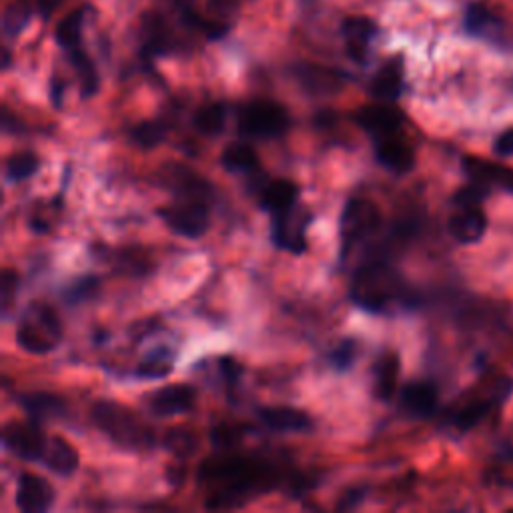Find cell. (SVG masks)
<instances>
[{
  "label": "cell",
  "mask_w": 513,
  "mask_h": 513,
  "mask_svg": "<svg viewBox=\"0 0 513 513\" xmlns=\"http://www.w3.org/2000/svg\"><path fill=\"white\" fill-rule=\"evenodd\" d=\"M199 479L217 487L207 505L219 509L239 505L255 493L273 489L279 481V473L269 461L257 457L217 455L201 465Z\"/></svg>",
  "instance_id": "cell-1"
},
{
  "label": "cell",
  "mask_w": 513,
  "mask_h": 513,
  "mask_svg": "<svg viewBox=\"0 0 513 513\" xmlns=\"http://www.w3.org/2000/svg\"><path fill=\"white\" fill-rule=\"evenodd\" d=\"M409 293L403 277L383 257L365 261L351 281L353 303L371 313H383L393 305L409 303Z\"/></svg>",
  "instance_id": "cell-2"
},
{
  "label": "cell",
  "mask_w": 513,
  "mask_h": 513,
  "mask_svg": "<svg viewBox=\"0 0 513 513\" xmlns=\"http://www.w3.org/2000/svg\"><path fill=\"white\" fill-rule=\"evenodd\" d=\"M91 415L95 425L121 449L143 451L155 445L153 429L131 407L119 401H97Z\"/></svg>",
  "instance_id": "cell-3"
},
{
  "label": "cell",
  "mask_w": 513,
  "mask_h": 513,
  "mask_svg": "<svg viewBox=\"0 0 513 513\" xmlns=\"http://www.w3.org/2000/svg\"><path fill=\"white\" fill-rule=\"evenodd\" d=\"M63 341V323L55 307L35 301L31 303L17 325V343L33 355L53 353Z\"/></svg>",
  "instance_id": "cell-4"
},
{
  "label": "cell",
  "mask_w": 513,
  "mask_h": 513,
  "mask_svg": "<svg viewBox=\"0 0 513 513\" xmlns=\"http://www.w3.org/2000/svg\"><path fill=\"white\" fill-rule=\"evenodd\" d=\"M291 125L289 113L275 101L257 99L239 109L237 129L249 139H277L287 133Z\"/></svg>",
  "instance_id": "cell-5"
},
{
  "label": "cell",
  "mask_w": 513,
  "mask_h": 513,
  "mask_svg": "<svg viewBox=\"0 0 513 513\" xmlns=\"http://www.w3.org/2000/svg\"><path fill=\"white\" fill-rule=\"evenodd\" d=\"M381 225L379 209L367 199H351L339 221V255L345 261L351 249L365 241L367 237L375 235Z\"/></svg>",
  "instance_id": "cell-6"
},
{
  "label": "cell",
  "mask_w": 513,
  "mask_h": 513,
  "mask_svg": "<svg viewBox=\"0 0 513 513\" xmlns=\"http://www.w3.org/2000/svg\"><path fill=\"white\" fill-rule=\"evenodd\" d=\"M159 217L175 235L191 241L201 239L211 225L207 201L195 199H181L179 203L161 207Z\"/></svg>",
  "instance_id": "cell-7"
},
{
  "label": "cell",
  "mask_w": 513,
  "mask_h": 513,
  "mask_svg": "<svg viewBox=\"0 0 513 513\" xmlns=\"http://www.w3.org/2000/svg\"><path fill=\"white\" fill-rule=\"evenodd\" d=\"M309 223H311V215L297 205L283 213H277L271 219V241L275 243V247L283 251L301 255L307 251L305 233Z\"/></svg>",
  "instance_id": "cell-8"
},
{
  "label": "cell",
  "mask_w": 513,
  "mask_h": 513,
  "mask_svg": "<svg viewBox=\"0 0 513 513\" xmlns=\"http://www.w3.org/2000/svg\"><path fill=\"white\" fill-rule=\"evenodd\" d=\"M47 437L37 421H11L3 427V445L25 461H41Z\"/></svg>",
  "instance_id": "cell-9"
},
{
  "label": "cell",
  "mask_w": 513,
  "mask_h": 513,
  "mask_svg": "<svg viewBox=\"0 0 513 513\" xmlns=\"http://www.w3.org/2000/svg\"><path fill=\"white\" fill-rule=\"evenodd\" d=\"M353 119L373 141L399 135V131L405 123L403 113L399 109H395L391 103H377V105L361 107Z\"/></svg>",
  "instance_id": "cell-10"
},
{
  "label": "cell",
  "mask_w": 513,
  "mask_h": 513,
  "mask_svg": "<svg viewBox=\"0 0 513 513\" xmlns=\"http://www.w3.org/2000/svg\"><path fill=\"white\" fill-rule=\"evenodd\" d=\"M149 409L157 417H173L191 413L197 405V391L187 383L167 385L149 395Z\"/></svg>",
  "instance_id": "cell-11"
},
{
  "label": "cell",
  "mask_w": 513,
  "mask_h": 513,
  "mask_svg": "<svg viewBox=\"0 0 513 513\" xmlns=\"http://www.w3.org/2000/svg\"><path fill=\"white\" fill-rule=\"evenodd\" d=\"M15 501L23 513H43L55 503V487L41 475L21 473Z\"/></svg>",
  "instance_id": "cell-12"
},
{
  "label": "cell",
  "mask_w": 513,
  "mask_h": 513,
  "mask_svg": "<svg viewBox=\"0 0 513 513\" xmlns=\"http://www.w3.org/2000/svg\"><path fill=\"white\" fill-rule=\"evenodd\" d=\"M449 235L461 245L477 243L487 231V217L479 205H457L447 221Z\"/></svg>",
  "instance_id": "cell-13"
},
{
  "label": "cell",
  "mask_w": 513,
  "mask_h": 513,
  "mask_svg": "<svg viewBox=\"0 0 513 513\" xmlns=\"http://www.w3.org/2000/svg\"><path fill=\"white\" fill-rule=\"evenodd\" d=\"M401 409L413 419H427L439 407V391L431 381H411L401 389Z\"/></svg>",
  "instance_id": "cell-14"
},
{
  "label": "cell",
  "mask_w": 513,
  "mask_h": 513,
  "mask_svg": "<svg viewBox=\"0 0 513 513\" xmlns=\"http://www.w3.org/2000/svg\"><path fill=\"white\" fill-rule=\"evenodd\" d=\"M375 159L393 175H405L415 167V153L411 145L401 139V135L375 141Z\"/></svg>",
  "instance_id": "cell-15"
},
{
  "label": "cell",
  "mask_w": 513,
  "mask_h": 513,
  "mask_svg": "<svg viewBox=\"0 0 513 513\" xmlns=\"http://www.w3.org/2000/svg\"><path fill=\"white\" fill-rule=\"evenodd\" d=\"M163 183L173 193H177L181 199H195V201H207L211 185L183 165H167L163 169Z\"/></svg>",
  "instance_id": "cell-16"
},
{
  "label": "cell",
  "mask_w": 513,
  "mask_h": 513,
  "mask_svg": "<svg viewBox=\"0 0 513 513\" xmlns=\"http://www.w3.org/2000/svg\"><path fill=\"white\" fill-rule=\"evenodd\" d=\"M463 171L471 179V183H479L483 187H497L513 193V169L497 163H489L477 157L463 159Z\"/></svg>",
  "instance_id": "cell-17"
},
{
  "label": "cell",
  "mask_w": 513,
  "mask_h": 513,
  "mask_svg": "<svg viewBox=\"0 0 513 513\" xmlns=\"http://www.w3.org/2000/svg\"><path fill=\"white\" fill-rule=\"evenodd\" d=\"M257 415L273 431L307 433L313 429V417L297 407H263Z\"/></svg>",
  "instance_id": "cell-18"
},
{
  "label": "cell",
  "mask_w": 513,
  "mask_h": 513,
  "mask_svg": "<svg viewBox=\"0 0 513 513\" xmlns=\"http://www.w3.org/2000/svg\"><path fill=\"white\" fill-rule=\"evenodd\" d=\"M19 403L29 413V417L37 423H41V421H61L69 413L67 401L63 397H59L55 393H47V391L25 393V395L19 397Z\"/></svg>",
  "instance_id": "cell-19"
},
{
  "label": "cell",
  "mask_w": 513,
  "mask_h": 513,
  "mask_svg": "<svg viewBox=\"0 0 513 513\" xmlns=\"http://www.w3.org/2000/svg\"><path fill=\"white\" fill-rule=\"evenodd\" d=\"M375 35H377V27L371 19L351 17L343 23V37H345L347 53L355 63L363 65L367 61L369 45L375 39Z\"/></svg>",
  "instance_id": "cell-20"
},
{
  "label": "cell",
  "mask_w": 513,
  "mask_h": 513,
  "mask_svg": "<svg viewBox=\"0 0 513 513\" xmlns=\"http://www.w3.org/2000/svg\"><path fill=\"white\" fill-rule=\"evenodd\" d=\"M41 463L51 469L53 473L57 475H73L77 469H79V453L77 449L63 437L59 435H53V437H47V443H45V449H43V455H41Z\"/></svg>",
  "instance_id": "cell-21"
},
{
  "label": "cell",
  "mask_w": 513,
  "mask_h": 513,
  "mask_svg": "<svg viewBox=\"0 0 513 513\" xmlns=\"http://www.w3.org/2000/svg\"><path fill=\"white\" fill-rule=\"evenodd\" d=\"M465 31L473 37L491 41V43H499L505 39V25L483 5L473 3L467 7L465 13Z\"/></svg>",
  "instance_id": "cell-22"
},
{
  "label": "cell",
  "mask_w": 513,
  "mask_h": 513,
  "mask_svg": "<svg viewBox=\"0 0 513 513\" xmlns=\"http://www.w3.org/2000/svg\"><path fill=\"white\" fill-rule=\"evenodd\" d=\"M297 201H299V187L285 179L269 181L259 189V205L263 211H269L271 215H277L295 207Z\"/></svg>",
  "instance_id": "cell-23"
},
{
  "label": "cell",
  "mask_w": 513,
  "mask_h": 513,
  "mask_svg": "<svg viewBox=\"0 0 513 513\" xmlns=\"http://www.w3.org/2000/svg\"><path fill=\"white\" fill-rule=\"evenodd\" d=\"M401 91H403V65L399 59H393L375 73L369 85V93L381 103H393L399 99Z\"/></svg>",
  "instance_id": "cell-24"
},
{
  "label": "cell",
  "mask_w": 513,
  "mask_h": 513,
  "mask_svg": "<svg viewBox=\"0 0 513 513\" xmlns=\"http://www.w3.org/2000/svg\"><path fill=\"white\" fill-rule=\"evenodd\" d=\"M295 77L301 83V87L311 95H333L341 89L343 83L339 73L315 65H301L295 71Z\"/></svg>",
  "instance_id": "cell-25"
},
{
  "label": "cell",
  "mask_w": 513,
  "mask_h": 513,
  "mask_svg": "<svg viewBox=\"0 0 513 513\" xmlns=\"http://www.w3.org/2000/svg\"><path fill=\"white\" fill-rule=\"evenodd\" d=\"M505 385H507V383H505ZM505 385H503V381H501V383L495 387L493 393H489V395H485V397H481V399H475V401L467 403L463 409H459L457 415H455V419H453L455 427H457L459 431H467V429L475 427L479 421H483V419L487 417V413L493 409V405L505 399V395H507Z\"/></svg>",
  "instance_id": "cell-26"
},
{
  "label": "cell",
  "mask_w": 513,
  "mask_h": 513,
  "mask_svg": "<svg viewBox=\"0 0 513 513\" xmlns=\"http://www.w3.org/2000/svg\"><path fill=\"white\" fill-rule=\"evenodd\" d=\"M399 381V357L395 353H383L373 365V393L381 401H389Z\"/></svg>",
  "instance_id": "cell-27"
},
{
  "label": "cell",
  "mask_w": 513,
  "mask_h": 513,
  "mask_svg": "<svg viewBox=\"0 0 513 513\" xmlns=\"http://www.w3.org/2000/svg\"><path fill=\"white\" fill-rule=\"evenodd\" d=\"M223 167L233 175H253L261 169L257 151L247 143H231L221 155Z\"/></svg>",
  "instance_id": "cell-28"
},
{
  "label": "cell",
  "mask_w": 513,
  "mask_h": 513,
  "mask_svg": "<svg viewBox=\"0 0 513 513\" xmlns=\"http://www.w3.org/2000/svg\"><path fill=\"white\" fill-rule=\"evenodd\" d=\"M69 53V61L75 69V73L79 75V81H81V93L83 97H93L97 91H99V73H97V67L93 65L91 57L81 49V47H75Z\"/></svg>",
  "instance_id": "cell-29"
},
{
  "label": "cell",
  "mask_w": 513,
  "mask_h": 513,
  "mask_svg": "<svg viewBox=\"0 0 513 513\" xmlns=\"http://www.w3.org/2000/svg\"><path fill=\"white\" fill-rule=\"evenodd\" d=\"M225 107L221 103H209L197 109L193 117L195 129L205 137H217L225 129Z\"/></svg>",
  "instance_id": "cell-30"
},
{
  "label": "cell",
  "mask_w": 513,
  "mask_h": 513,
  "mask_svg": "<svg viewBox=\"0 0 513 513\" xmlns=\"http://www.w3.org/2000/svg\"><path fill=\"white\" fill-rule=\"evenodd\" d=\"M89 13V7H83V9H77L73 13H69L57 27V43L65 49V51H71L75 47H81V31H83V23H85V17Z\"/></svg>",
  "instance_id": "cell-31"
},
{
  "label": "cell",
  "mask_w": 513,
  "mask_h": 513,
  "mask_svg": "<svg viewBox=\"0 0 513 513\" xmlns=\"http://www.w3.org/2000/svg\"><path fill=\"white\" fill-rule=\"evenodd\" d=\"M39 169H41L39 155L33 151H23V153L9 157V161L5 165V177L9 183H23V181L31 179L33 175H37Z\"/></svg>",
  "instance_id": "cell-32"
},
{
  "label": "cell",
  "mask_w": 513,
  "mask_h": 513,
  "mask_svg": "<svg viewBox=\"0 0 513 513\" xmlns=\"http://www.w3.org/2000/svg\"><path fill=\"white\" fill-rule=\"evenodd\" d=\"M165 447L177 457H191L199 447V437L187 427H173L165 435Z\"/></svg>",
  "instance_id": "cell-33"
},
{
  "label": "cell",
  "mask_w": 513,
  "mask_h": 513,
  "mask_svg": "<svg viewBox=\"0 0 513 513\" xmlns=\"http://www.w3.org/2000/svg\"><path fill=\"white\" fill-rule=\"evenodd\" d=\"M167 125L161 121H145L141 125H137L131 133V139L143 147V149H155L159 147L165 139H167Z\"/></svg>",
  "instance_id": "cell-34"
},
{
  "label": "cell",
  "mask_w": 513,
  "mask_h": 513,
  "mask_svg": "<svg viewBox=\"0 0 513 513\" xmlns=\"http://www.w3.org/2000/svg\"><path fill=\"white\" fill-rule=\"evenodd\" d=\"M31 19V5L25 3V0H17L7 11L3 19V29L7 37H17L29 23Z\"/></svg>",
  "instance_id": "cell-35"
},
{
  "label": "cell",
  "mask_w": 513,
  "mask_h": 513,
  "mask_svg": "<svg viewBox=\"0 0 513 513\" xmlns=\"http://www.w3.org/2000/svg\"><path fill=\"white\" fill-rule=\"evenodd\" d=\"M173 369V357L169 351H155L147 357V361L139 367V375L141 377H149V379H159L169 375Z\"/></svg>",
  "instance_id": "cell-36"
},
{
  "label": "cell",
  "mask_w": 513,
  "mask_h": 513,
  "mask_svg": "<svg viewBox=\"0 0 513 513\" xmlns=\"http://www.w3.org/2000/svg\"><path fill=\"white\" fill-rule=\"evenodd\" d=\"M19 293V275L11 269L3 271L0 277V305H3V313L9 315V309L13 307Z\"/></svg>",
  "instance_id": "cell-37"
},
{
  "label": "cell",
  "mask_w": 513,
  "mask_h": 513,
  "mask_svg": "<svg viewBox=\"0 0 513 513\" xmlns=\"http://www.w3.org/2000/svg\"><path fill=\"white\" fill-rule=\"evenodd\" d=\"M355 357H357V341H355V339H345V341H341V343L333 349V353H331V365H333L335 369H339V371H345V369H349V367L353 365Z\"/></svg>",
  "instance_id": "cell-38"
},
{
  "label": "cell",
  "mask_w": 513,
  "mask_h": 513,
  "mask_svg": "<svg viewBox=\"0 0 513 513\" xmlns=\"http://www.w3.org/2000/svg\"><path fill=\"white\" fill-rule=\"evenodd\" d=\"M97 289H99V281H97L95 277H85V279L77 281V283L69 289L67 297H69L71 303H79V301H85V299L93 297V295L97 293Z\"/></svg>",
  "instance_id": "cell-39"
},
{
  "label": "cell",
  "mask_w": 513,
  "mask_h": 513,
  "mask_svg": "<svg viewBox=\"0 0 513 513\" xmlns=\"http://www.w3.org/2000/svg\"><path fill=\"white\" fill-rule=\"evenodd\" d=\"M237 437H239V433L235 429L227 427V425H221L213 431V441L217 445H223V447H231L237 441Z\"/></svg>",
  "instance_id": "cell-40"
},
{
  "label": "cell",
  "mask_w": 513,
  "mask_h": 513,
  "mask_svg": "<svg viewBox=\"0 0 513 513\" xmlns=\"http://www.w3.org/2000/svg\"><path fill=\"white\" fill-rule=\"evenodd\" d=\"M495 153L499 157H513V129L499 135L495 141Z\"/></svg>",
  "instance_id": "cell-41"
},
{
  "label": "cell",
  "mask_w": 513,
  "mask_h": 513,
  "mask_svg": "<svg viewBox=\"0 0 513 513\" xmlns=\"http://www.w3.org/2000/svg\"><path fill=\"white\" fill-rule=\"evenodd\" d=\"M365 489H349L343 497H341V501H339V509H353V507H357L363 499H365Z\"/></svg>",
  "instance_id": "cell-42"
},
{
  "label": "cell",
  "mask_w": 513,
  "mask_h": 513,
  "mask_svg": "<svg viewBox=\"0 0 513 513\" xmlns=\"http://www.w3.org/2000/svg\"><path fill=\"white\" fill-rule=\"evenodd\" d=\"M63 5V0H39V9L43 11V15H51L53 11H57V7Z\"/></svg>",
  "instance_id": "cell-43"
}]
</instances>
